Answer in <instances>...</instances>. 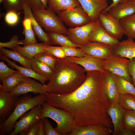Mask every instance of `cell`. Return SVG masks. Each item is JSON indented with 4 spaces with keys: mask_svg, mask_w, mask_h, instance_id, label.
Masks as SVG:
<instances>
[{
    "mask_svg": "<svg viewBox=\"0 0 135 135\" xmlns=\"http://www.w3.org/2000/svg\"><path fill=\"white\" fill-rule=\"evenodd\" d=\"M104 76L99 71L86 72L84 81L75 90L64 94L48 93L46 102L70 113L77 127L102 125L113 130L106 111L110 104L104 93Z\"/></svg>",
    "mask_w": 135,
    "mask_h": 135,
    "instance_id": "cell-1",
    "label": "cell"
},
{
    "mask_svg": "<svg viewBox=\"0 0 135 135\" xmlns=\"http://www.w3.org/2000/svg\"><path fill=\"white\" fill-rule=\"evenodd\" d=\"M54 71L49 82L43 84L47 93H70L80 86L86 78V72L83 68L66 58H57Z\"/></svg>",
    "mask_w": 135,
    "mask_h": 135,
    "instance_id": "cell-2",
    "label": "cell"
},
{
    "mask_svg": "<svg viewBox=\"0 0 135 135\" xmlns=\"http://www.w3.org/2000/svg\"><path fill=\"white\" fill-rule=\"evenodd\" d=\"M46 102V95L38 94L33 98L25 94L18 98L12 114L3 122L0 124V134H9L13 130L16 122L23 114L36 106Z\"/></svg>",
    "mask_w": 135,
    "mask_h": 135,
    "instance_id": "cell-3",
    "label": "cell"
},
{
    "mask_svg": "<svg viewBox=\"0 0 135 135\" xmlns=\"http://www.w3.org/2000/svg\"><path fill=\"white\" fill-rule=\"evenodd\" d=\"M42 105L41 119L49 118L55 121L57 124L55 129L61 135L67 134L77 127L73 116L68 111L53 106L46 102Z\"/></svg>",
    "mask_w": 135,
    "mask_h": 135,
    "instance_id": "cell-4",
    "label": "cell"
},
{
    "mask_svg": "<svg viewBox=\"0 0 135 135\" xmlns=\"http://www.w3.org/2000/svg\"><path fill=\"white\" fill-rule=\"evenodd\" d=\"M34 18L40 25L48 32L66 35L68 29L58 16L48 8L32 9Z\"/></svg>",
    "mask_w": 135,
    "mask_h": 135,
    "instance_id": "cell-5",
    "label": "cell"
},
{
    "mask_svg": "<svg viewBox=\"0 0 135 135\" xmlns=\"http://www.w3.org/2000/svg\"><path fill=\"white\" fill-rule=\"evenodd\" d=\"M57 14L64 24L70 28L84 26L92 21L80 5L61 11Z\"/></svg>",
    "mask_w": 135,
    "mask_h": 135,
    "instance_id": "cell-6",
    "label": "cell"
},
{
    "mask_svg": "<svg viewBox=\"0 0 135 135\" xmlns=\"http://www.w3.org/2000/svg\"><path fill=\"white\" fill-rule=\"evenodd\" d=\"M130 59L121 57L114 54L106 59L103 63L104 70L111 73L121 76L132 84V78L128 69Z\"/></svg>",
    "mask_w": 135,
    "mask_h": 135,
    "instance_id": "cell-7",
    "label": "cell"
},
{
    "mask_svg": "<svg viewBox=\"0 0 135 135\" xmlns=\"http://www.w3.org/2000/svg\"><path fill=\"white\" fill-rule=\"evenodd\" d=\"M42 112V105L34 107L20 118L14 124L13 131L9 135H18L26 130L32 124L41 119Z\"/></svg>",
    "mask_w": 135,
    "mask_h": 135,
    "instance_id": "cell-8",
    "label": "cell"
},
{
    "mask_svg": "<svg viewBox=\"0 0 135 135\" xmlns=\"http://www.w3.org/2000/svg\"><path fill=\"white\" fill-rule=\"evenodd\" d=\"M96 23V21H91L84 26L68 29L66 35L74 44L79 48L87 45L90 42L89 36Z\"/></svg>",
    "mask_w": 135,
    "mask_h": 135,
    "instance_id": "cell-9",
    "label": "cell"
},
{
    "mask_svg": "<svg viewBox=\"0 0 135 135\" xmlns=\"http://www.w3.org/2000/svg\"><path fill=\"white\" fill-rule=\"evenodd\" d=\"M32 92L36 94H46L48 93L42 83L31 78L26 77L10 92L12 95L18 97Z\"/></svg>",
    "mask_w": 135,
    "mask_h": 135,
    "instance_id": "cell-10",
    "label": "cell"
},
{
    "mask_svg": "<svg viewBox=\"0 0 135 135\" xmlns=\"http://www.w3.org/2000/svg\"><path fill=\"white\" fill-rule=\"evenodd\" d=\"M98 19L106 32L114 38L119 40L124 35L120 20L113 17L108 12H102Z\"/></svg>",
    "mask_w": 135,
    "mask_h": 135,
    "instance_id": "cell-11",
    "label": "cell"
},
{
    "mask_svg": "<svg viewBox=\"0 0 135 135\" xmlns=\"http://www.w3.org/2000/svg\"><path fill=\"white\" fill-rule=\"evenodd\" d=\"M78 48L85 54L103 60L114 54L113 48L96 42H90L86 46Z\"/></svg>",
    "mask_w": 135,
    "mask_h": 135,
    "instance_id": "cell-12",
    "label": "cell"
},
{
    "mask_svg": "<svg viewBox=\"0 0 135 135\" xmlns=\"http://www.w3.org/2000/svg\"><path fill=\"white\" fill-rule=\"evenodd\" d=\"M125 110L118 102L110 104L107 108V112L113 125L114 135H121L124 128L123 121Z\"/></svg>",
    "mask_w": 135,
    "mask_h": 135,
    "instance_id": "cell-13",
    "label": "cell"
},
{
    "mask_svg": "<svg viewBox=\"0 0 135 135\" xmlns=\"http://www.w3.org/2000/svg\"><path fill=\"white\" fill-rule=\"evenodd\" d=\"M90 42H96L103 43L114 48L119 41L110 35L105 30L100 20L96 21L95 26L89 38Z\"/></svg>",
    "mask_w": 135,
    "mask_h": 135,
    "instance_id": "cell-14",
    "label": "cell"
},
{
    "mask_svg": "<svg viewBox=\"0 0 135 135\" xmlns=\"http://www.w3.org/2000/svg\"><path fill=\"white\" fill-rule=\"evenodd\" d=\"M92 21L98 19L100 13L108 6L107 0H78Z\"/></svg>",
    "mask_w": 135,
    "mask_h": 135,
    "instance_id": "cell-15",
    "label": "cell"
},
{
    "mask_svg": "<svg viewBox=\"0 0 135 135\" xmlns=\"http://www.w3.org/2000/svg\"><path fill=\"white\" fill-rule=\"evenodd\" d=\"M66 58L82 66L86 72L98 71L104 73L105 72L103 68L104 60L103 59L87 54L82 57H68Z\"/></svg>",
    "mask_w": 135,
    "mask_h": 135,
    "instance_id": "cell-16",
    "label": "cell"
},
{
    "mask_svg": "<svg viewBox=\"0 0 135 135\" xmlns=\"http://www.w3.org/2000/svg\"><path fill=\"white\" fill-rule=\"evenodd\" d=\"M18 98L10 92H0V124L5 121L13 112Z\"/></svg>",
    "mask_w": 135,
    "mask_h": 135,
    "instance_id": "cell-17",
    "label": "cell"
},
{
    "mask_svg": "<svg viewBox=\"0 0 135 135\" xmlns=\"http://www.w3.org/2000/svg\"><path fill=\"white\" fill-rule=\"evenodd\" d=\"M104 92L110 104L118 102L120 94L113 79L111 73L105 70L104 73Z\"/></svg>",
    "mask_w": 135,
    "mask_h": 135,
    "instance_id": "cell-18",
    "label": "cell"
},
{
    "mask_svg": "<svg viewBox=\"0 0 135 135\" xmlns=\"http://www.w3.org/2000/svg\"><path fill=\"white\" fill-rule=\"evenodd\" d=\"M107 12L120 20L135 14V3L132 0H130L119 3L110 8Z\"/></svg>",
    "mask_w": 135,
    "mask_h": 135,
    "instance_id": "cell-19",
    "label": "cell"
},
{
    "mask_svg": "<svg viewBox=\"0 0 135 135\" xmlns=\"http://www.w3.org/2000/svg\"><path fill=\"white\" fill-rule=\"evenodd\" d=\"M113 131L102 125L92 124L77 127L69 134L70 135H109Z\"/></svg>",
    "mask_w": 135,
    "mask_h": 135,
    "instance_id": "cell-20",
    "label": "cell"
},
{
    "mask_svg": "<svg viewBox=\"0 0 135 135\" xmlns=\"http://www.w3.org/2000/svg\"><path fill=\"white\" fill-rule=\"evenodd\" d=\"M114 54L122 58L131 59L135 58V41L128 38L119 42L113 48Z\"/></svg>",
    "mask_w": 135,
    "mask_h": 135,
    "instance_id": "cell-21",
    "label": "cell"
},
{
    "mask_svg": "<svg viewBox=\"0 0 135 135\" xmlns=\"http://www.w3.org/2000/svg\"><path fill=\"white\" fill-rule=\"evenodd\" d=\"M23 10L30 18L32 26L35 36L41 42L48 45H51L49 37L47 32H45L42 30L34 18L32 13V9L26 2L23 6Z\"/></svg>",
    "mask_w": 135,
    "mask_h": 135,
    "instance_id": "cell-22",
    "label": "cell"
},
{
    "mask_svg": "<svg viewBox=\"0 0 135 135\" xmlns=\"http://www.w3.org/2000/svg\"><path fill=\"white\" fill-rule=\"evenodd\" d=\"M0 58L1 59L6 62L8 66L16 69L25 77L37 80L43 84H45L46 81H48L46 78L39 74L32 69H28L19 66L0 53Z\"/></svg>",
    "mask_w": 135,
    "mask_h": 135,
    "instance_id": "cell-23",
    "label": "cell"
},
{
    "mask_svg": "<svg viewBox=\"0 0 135 135\" xmlns=\"http://www.w3.org/2000/svg\"><path fill=\"white\" fill-rule=\"evenodd\" d=\"M24 16L22 22L23 27V33L25 36L24 39L20 40L19 44L25 46L37 43L33 30L31 20L27 15L24 12Z\"/></svg>",
    "mask_w": 135,
    "mask_h": 135,
    "instance_id": "cell-24",
    "label": "cell"
},
{
    "mask_svg": "<svg viewBox=\"0 0 135 135\" xmlns=\"http://www.w3.org/2000/svg\"><path fill=\"white\" fill-rule=\"evenodd\" d=\"M48 8L55 13L77 7L80 4L78 0H47Z\"/></svg>",
    "mask_w": 135,
    "mask_h": 135,
    "instance_id": "cell-25",
    "label": "cell"
},
{
    "mask_svg": "<svg viewBox=\"0 0 135 135\" xmlns=\"http://www.w3.org/2000/svg\"><path fill=\"white\" fill-rule=\"evenodd\" d=\"M43 43H37L23 46L19 45L12 50L17 51L24 57L30 59L38 53L46 51L43 46Z\"/></svg>",
    "mask_w": 135,
    "mask_h": 135,
    "instance_id": "cell-26",
    "label": "cell"
},
{
    "mask_svg": "<svg viewBox=\"0 0 135 135\" xmlns=\"http://www.w3.org/2000/svg\"><path fill=\"white\" fill-rule=\"evenodd\" d=\"M26 77L18 71L3 80L0 84V92H10Z\"/></svg>",
    "mask_w": 135,
    "mask_h": 135,
    "instance_id": "cell-27",
    "label": "cell"
},
{
    "mask_svg": "<svg viewBox=\"0 0 135 135\" xmlns=\"http://www.w3.org/2000/svg\"><path fill=\"white\" fill-rule=\"evenodd\" d=\"M0 54L8 58L12 59L18 62L22 67L32 69L30 59L24 57L17 51L2 48H0Z\"/></svg>",
    "mask_w": 135,
    "mask_h": 135,
    "instance_id": "cell-28",
    "label": "cell"
},
{
    "mask_svg": "<svg viewBox=\"0 0 135 135\" xmlns=\"http://www.w3.org/2000/svg\"><path fill=\"white\" fill-rule=\"evenodd\" d=\"M111 73L120 94H129L135 96V88L132 84L121 76Z\"/></svg>",
    "mask_w": 135,
    "mask_h": 135,
    "instance_id": "cell-29",
    "label": "cell"
},
{
    "mask_svg": "<svg viewBox=\"0 0 135 135\" xmlns=\"http://www.w3.org/2000/svg\"><path fill=\"white\" fill-rule=\"evenodd\" d=\"M124 35L135 40V14L120 20Z\"/></svg>",
    "mask_w": 135,
    "mask_h": 135,
    "instance_id": "cell-30",
    "label": "cell"
},
{
    "mask_svg": "<svg viewBox=\"0 0 135 135\" xmlns=\"http://www.w3.org/2000/svg\"><path fill=\"white\" fill-rule=\"evenodd\" d=\"M30 59L32 69L49 81L54 74V70L47 64L37 60L34 58Z\"/></svg>",
    "mask_w": 135,
    "mask_h": 135,
    "instance_id": "cell-31",
    "label": "cell"
},
{
    "mask_svg": "<svg viewBox=\"0 0 135 135\" xmlns=\"http://www.w3.org/2000/svg\"><path fill=\"white\" fill-rule=\"evenodd\" d=\"M47 33L52 45H59L62 47L79 48L73 43L66 34L56 33Z\"/></svg>",
    "mask_w": 135,
    "mask_h": 135,
    "instance_id": "cell-32",
    "label": "cell"
},
{
    "mask_svg": "<svg viewBox=\"0 0 135 135\" xmlns=\"http://www.w3.org/2000/svg\"><path fill=\"white\" fill-rule=\"evenodd\" d=\"M37 60L47 64L54 70L56 64L57 58L46 51L36 54L33 58Z\"/></svg>",
    "mask_w": 135,
    "mask_h": 135,
    "instance_id": "cell-33",
    "label": "cell"
},
{
    "mask_svg": "<svg viewBox=\"0 0 135 135\" xmlns=\"http://www.w3.org/2000/svg\"><path fill=\"white\" fill-rule=\"evenodd\" d=\"M118 102L125 109L135 111V96L129 94H120Z\"/></svg>",
    "mask_w": 135,
    "mask_h": 135,
    "instance_id": "cell-34",
    "label": "cell"
},
{
    "mask_svg": "<svg viewBox=\"0 0 135 135\" xmlns=\"http://www.w3.org/2000/svg\"><path fill=\"white\" fill-rule=\"evenodd\" d=\"M26 0H3L2 3L7 12H16L23 10V6Z\"/></svg>",
    "mask_w": 135,
    "mask_h": 135,
    "instance_id": "cell-35",
    "label": "cell"
},
{
    "mask_svg": "<svg viewBox=\"0 0 135 135\" xmlns=\"http://www.w3.org/2000/svg\"><path fill=\"white\" fill-rule=\"evenodd\" d=\"M124 128L131 129L135 127V111L125 109L123 121Z\"/></svg>",
    "mask_w": 135,
    "mask_h": 135,
    "instance_id": "cell-36",
    "label": "cell"
},
{
    "mask_svg": "<svg viewBox=\"0 0 135 135\" xmlns=\"http://www.w3.org/2000/svg\"><path fill=\"white\" fill-rule=\"evenodd\" d=\"M43 46L46 51L57 58H66L64 51L61 46L48 45L44 42Z\"/></svg>",
    "mask_w": 135,
    "mask_h": 135,
    "instance_id": "cell-37",
    "label": "cell"
},
{
    "mask_svg": "<svg viewBox=\"0 0 135 135\" xmlns=\"http://www.w3.org/2000/svg\"><path fill=\"white\" fill-rule=\"evenodd\" d=\"M66 57H72L78 58L82 57L86 55L81 52L78 48L72 47H62Z\"/></svg>",
    "mask_w": 135,
    "mask_h": 135,
    "instance_id": "cell-38",
    "label": "cell"
},
{
    "mask_svg": "<svg viewBox=\"0 0 135 135\" xmlns=\"http://www.w3.org/2000/svg\"><path fill=\"white\" fill-rule=\"evenodd\" d=\"M17 71L8 67L3 61L0 62V80L2 82L4 79L12 75Z\"/></svg>",
    "mask_w": 135,
    "mask_h": 135,
    "instance_id": "cell-39",
    "label": "cell"
},
{
    "mask_svg": "<svg viewBox=\"0 0 135 135\" xmlns=\"http://www.w3.org/2000/svg\"><path fill=\"white\" fill-rule=\"evenodd\" d=\"M6 22L8 25L13 26L18 22L19 18L16 12L13 11L8 12L4 17Z\"/></svg>",
    "mask_w": 135,
    "mask_h": 135,
    "instance_id": "cell-40",
    "label": "cell"
},
{
    "mask_svg": "<svg viewBox=\"0 0 135 135\" xmlns=\"http://www.w3.org/2000/svg\"><path fill=\"white\" fill-rule=\"evenodd\" d=\"M43 120L45 135H61L54 128L47 118Z\"/></svg>",
    "mask_w": 135,
    "mask_h": 135,
    "instance_id": "cell-41",
    "label": "cell"
},
{
    "mask_svg": "<svg viewBox=\"0 0 135 135\" xmlns=\"http://www.w3.org/2000/svg\"><path fill=\"white\" fill-rule=\"evenodd\" d=\"M40 120L32 124L26 130L23 131L20 135H38Z\"/></svg>",
    "mask_w": 135,
    "mask_h": 135,
    "instance_id": "cell-42",
    "label": "cell"
},
{
    "mask_svg": "<svg viewBox=\"0 0 135 135\" xmlns=\"http://www.w3.org/2000/svg\"><path fill=\"white\" fill-rule=\"evenodd\" d=\"M19 40L18 36L16 34L13 35L10 41L7 42H0V48H7L12 49L19 44Z\"/></svg>",
    "mask_w": 135,
    "mask_h": 135,
    "instance_id": "cell-43",
    "label": "cell"
},
{
    "mask_svg": "<svg viewBox=\"0 0 135 135\" xmlns=\"http://www.w3.org/2000/svg\"><path fill=\"white\" fill-rule=\"evenodd\" d=\"M128 69L132 78V84L135 88V58L130 59L128 65Z\"/></svg>",
    "mask_w": 135,
    "mask_h": 135,
    "instance_id": "cell-44",
    "label": "cell"
},
{
    "mask_svg": "<svg viewBox=\"0 0 135 135\" xmlns=\"http://www.w3.org/2000/svg\"><path fill=\"white\" fill-rule=\"evenodd\" d=\"M32 9L34 8H44V6L40 0H26Z\"/></svg>",
    "mask_w": 135,
    "mask_h": 135,
    "instance_id": "cell-45",
    "label": "cell"
},
{
    "mask_svg": "<svg viewBox=\"0 0 135 135\" xmlns=\"http://www.w3.org/2000/svg\"><path fill=\"white\" fill-rule=\"evenodd\" d=\"M130 0H112V2L105 10L102 12H107L108 10L116 5L120 3L126 2Z\"/></svg>",
    "mask_w": 135,
    "mask_h": 135,
    "instance_id": "cell-46",
    "label": "cell"
},
{
    "mask_svg": "<svg viewBox=\"0 0 135 135\" xmlns=\"http://www.w3.org/2000/svg\"><path fill=\"white\" fill-rule=\"evenodd\" d=\"M45 132L43 124V120H40L38 135H44Z\"/></svg>",
    "mask_w": 135,
    "mask_h": 135,
    "instance_id": "cell-47",
    "label": "cell"
},
{
    "mask_svg": "<svg viewBox=\"0 0 135 135\" xmlns=\"http://www.w3.org/2000/svg\"><path fill=\"white\" fill-rule=\"evenodd\" d=\"M121 135H135V134L131 129L124 128Z\"/></svg>",
    "mask_w": 135,
    "mask_h": 135,
    "instance_id": "cell-48",
    "label": "cell"
},
{
    "mask_svg": "<svg viewBox=\"0 0 135 135\" xmlns=\"http://www.w3.org/2000/svg\"><path fill=\"white\" fill-rule=\"evenodd\" d=\"M42 4L44 7L45 8H48V4L47 0H40Z\"/></svg>",
    "mask_w": 135,
    "mask_h": 135,
    "instance_id": "cell-49",
    "label": "cell"
},
{
    "mask_svg": "<svg viewBox=\"0 0 135 135\" xmlns=\"http://www.w3.org/2000/svg\"><path fill=\"white\" fill-rule=\"evenodd\" d=\"M132 130L134 132V133L135 135V127L131 128Z\"/></svg>",
    "mask_w": 135,
    "mask_h": 135,
    "instance_id": "cell-50",
    "label": "cell"
},
{
    "mask_svg": "<svg viewBox=\"0 0 135 135\" xmlns=\"http://www.w3.org/2000/svg\"><path fill=\"white\" fill-rule=\"evenodd\" d=\"M135 3V0H132Z\"/></svg>",
    "mask_w": 135,
    "mask_h": 135,
    "instance_id": "cell-51",
    "label": "cell"
}]
</instances>
